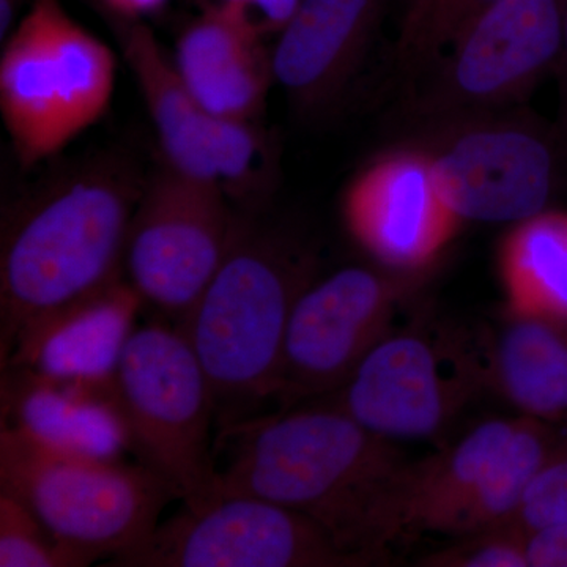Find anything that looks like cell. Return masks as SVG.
Instances as JSON below:
<instances>
[{
    "label": "cell",
    "instance_id": "obj_1",
    "mask_svg": "<svg viewBox=\"0 0 567 567\" xmlns=\"http://www.w3.org/2000/svg\"><path fill=\"white\" fill-rule=\"evenodd\" d=\"M215 461L221 496L298 511L375 566L404 539L412 461L324 399L223 429Z\"/></svg>",
    "mask_w": 567,
    "mask_h": 567
},
{
    "label": "cell",
    "instance_id": "obj_2",
    "mask_svg": "<svg viewBox=\"0 0 567 567\" xmlns=\"http://www.w3.org/2000/svg\"><path fill=\"white\" fill-rule=\"evenodd\" d=\"M147 178L115 153L63 167L11 205L0 240V364L24 363L59 317L125 275L130 224Z\"/></svg>",
    "mask_w": 567,
    "mask_h": 567
},
{
    "label": "cell",
    "instance_id": "obj_3",
    "mask_svg": "<svg viewBox=\"0 0 567 567\" xmlns=\"http://www.w3.org/2000/svg\"><path fill=\"white\" fill-rule=\"evenodd\" d=\"M268 212L237 210L221 265L177 324L210 380L219 431L275 401L290 315L320 275L311 234Z\"/></svg>",
    "mask_w": 567,
    "mask_h": 567
},
{
    "label": "cell",
    "instance_id": "obj_4",
    "mask_svg": "<svg viewBox=\"0 0 567 567\" xmlns=\"http://www.w3.org/2000/svg\"><path fill=\"white\" fill-rule=\"evenodd\" d=\"M563 24L565 0H496L477 11L395 95V137L525 106L557 70Z\"/></svg>",
    "mask_w": 567,
    "mask_h": 567
},
{
    "label": "cell",
    "instance_id": "obj_5",
    "mask_svg": "<svg viewBox=\"0 0 567 567\" xmlns=\"http://www.w3.org/2000/svg\"><path fill=\"white\" fill-rule=\"evenodd\" d=\"M0 492L31 509L81 567L136 547L175 498L141 462L66 453L7 423L0 432Z\"/></svg>",
    "mask_w": 567,
    "mask_h": 567
},
{
    "label": "cell",
    "instance_id": "obj_6",
    "mask_svg": "<svg viewBox=\"0 0 567 567\" xmlns=\"http://www.w3.org/2000/svg\"><path fill=\"white\" fill-rule=\"evenodd\" d=\"M487 393L480 330L442 319L424 298L320 399L390 442H440Z\"/></svg>",
    "mask_w": 567,
    "mask_h": 567
},
{
    "label": "cell",
    "instance_id": "obj_7",
    "mask_svg": "<svg viewBox=\"0 0 567 567\" xmlns=\"http://www.w3.org/2000/svg\"><path fill=\"white\" fill-rule=\"evenodd\" d=\"M2 44L0 114L18 162L29 169L106 114L117 61L61 0H31Z\"/></svg>",
    "mask_w": 567,
    "mask_h": 567
},
{
    "label": "cell",
    "instance_id": "obj_8",
    "mask_svg": "<svg viewBox=\"0 0 567 567\" xmlns=\"http://www.w3.org/2000/svg\"><path fill=\"white\" fill-rule=\"evenodd\" d=\"M112 383L130 450L141 464L162 477L186 509L203 513L218 503L215 398L181 328L152 323L134 330Z\"/></svg>",
    "mask_w": 567,
    "mask_h": 567
},
{
    "label": "cell",
    "instance_id": "obj_9",
    "mask_svg": "<svg viewBox=\"0 0 567 567\" xmlns=\"http://www.w3.org/2000/svg\"><path fill=\"white\" fill-rule=\"evenodd\" d=\"M423 156L456 219L518 224L550 210L567 183V145L555 123L525 106L394 137Z\"/></svg>",
    "mask_w": 567,
    "mask_h": 567
},
{
    "label": "cell",
    "instance_id": "obj_10",
    "mask_svg": "<svg viewBox=\"0 0 567 567\" xmlns=\"http://www.w3.org/2000/svg\"><path fill=\"white\" fill-rule=\"evenodd\" d=\"M434 268L346 265L319 275L298 298L284 338L278 410L336 393L365 354L425 298Z\"/></svg>",
    "mask_w": 567,
    "mask_h": 567
},
{
    "label": "cell",
    "instance_id": "obj_11",
    "mask_svg": "<svg viewBox=\"0 0 567 567\" xmlns=\"http://www.w3.org/2000/svg\"><path fill=\"white\" fill-rule=\"evenodd\" d=\"M561 429L520 415L491 417L434 456L412 462L404 539H457L506 524L557 445Z\"/></svg>",
    "mask_w": 567,
    "mask_h": 567
},
{
    "label": "cell",
    "instance_id": "obj_12",
    "mask_svg": "<svg viewBox=\"0 0 567 567\" xmlns=\"http://www.w3.org/2000/svg\"><path fill=\"white\" fill-rule=\"evenodd\" d=\"M237 208L215 183L163 164L145 182L130 224L126 282L181 324L221 265Z\"/></svg>",
    "mask_w": 567,
    "mask_h": 567
},
{
    "label": "cell",
    "instance_id": "obj_13",
    "mask_svg": "<svg viewBox=\"0 0 567 567\" xmlns=\"http://www.w3.org/2000/svg\"><path fill=\"white\" fill-rule=\"evenodd\" d=\"M111 567H369L330 533L290 507L248 495L221 496L203 511L183 507Z\"/></svg>",
    "mask_w": 567,
    "mask_h": 567
},
{
    "label": "cell",
    "instance_id": "obj_14",
    "mask_svg": "<svg viewBox=\"0 0 567 567\" xmlns=\"http://www.w3.org/2000/svg\"><path fill=\"white\" fill-rule=\"evenodd\" d=\"M394 0H298L278 33L275 84L297 117L322 122L344 104Z\"/></svg>",
    "mask_w": 567,
    "mask_h": 567
},
{
    "label": "cell",
    "instance_id": "obj_15",
    "mask_svg": "<svg viewBox=\"0 0 567 567\" xmlns=\"http://www.w3.org/2000/svg\"><path fill=\"white\" fill-rule=\"evenodd\" d=\"M344 218L374 262L406 271L434 268L456 221L423 156L398 145L375 156L350 183Z\"/></svg>",
    "mask_w": 567,
    "mask_h": 567
},
{
    "label": "cell",
    "instance_id": "obj_16",
    "mask_svg": "<svg viewBox=\"0 0 567 567\" xmlns=\"http://www.w3.org/2000/svg\"><path fill=\"white\" fill-rule=\"evenodd\" d=\"M264 39L252 22L234 11L203 9L178 37L175 70L208 114L259 123L275 82Z\"/></svg>",
    "mask_w": 567,
    "mask_h": 567
},
{
    "label": "cell",
    "instance_id": "obj_17",
    "mask_svg": "<svg viewBox=\"0 0 567 567\" xmlns=\"http://www.w3.org/2000/svg\"><path fill=\"white\" fill-rule=\"evenodd\" d=\"M2 423L66 453L121 458L130 435L112 379H55L29 368L2 369ZM114 377V375H112Z\"/></svg>",
    "mask_w": 567,
    "mask_h": 567
},
{
    "label": "cell",
    "instance_id": "obj_18",
    "mask_svg": "<svg viewBox=\"0 0 567 567\" xmlns=\"http://www.w3.org/2000/svg\"><path fill=\"white\" fill-rule=\"evenodd\" d=\"M488 393L517 415L567 425V322L505 306L480 328Z\"/></svg>",
    "mask_w": 567,
    "mask_h": 567
},
{
    "label": "cell",
    "instance_id": "obj_19",
    "mask_svg": "<svg viewBox=\"0 0 567 567\" xmlns=\"http://www.w3.org/2000/svg\"><path fill=\"white\" fill-rule=\"evenodd\" d=\"M112 28L158 134L164 164L194 181L219 186L213 158L219 118L196 102L147 25L114 18Z\"/></svg>",
    "mask_w": 567,
    "mask_h": 567
},
{
    "label": "cell",
    "instance_id": "obj_20",
    "mask_svg": "<svg viewBox=\"0 0 567 567\" xmlns=\"http://www.w3.org/2000/svg\"><path fill=\"white\" fill-rule=\"evenodd\" d=\"M142 305L140 293L123 279L59 317L17 368H29L55 379H112Z\"/></svg>",
    "mask_w": 567,
    "mask_h": 567
},
{
    "label": "cell",
    "instance_id": "obj_21",
    "mask_svg": "<svg viewBox=\"0 0 567 567\" xmlns=\"http://www.w3.org/2000/svg\"><path fill=\"white\" fill-rule=\"evenodd\" d=\"M499 271L506 306L567 322V212L550 208L516 224L503 241Z\"/></svg>",
    "mask_w": 567,
    "mask_h": 567
},
{
    "label": "cell",
    "instance_id": "obj_22",
    "mask_svg": "<svg viewBox=\"0 0 567 567\" xmlns=\"http://www.w3.org/2000/svg\"><path fill=\"white\" fill-rule=\"evenodd\" d=\"M496 0H394L388 84L404 91L446 50L473 14Z\"/></svg>",
    "mask_w": 567,
    "mask_h": 567
},
{
    "label": "cell",
    "instance_id": "obj_23",
    "mask_svg": "<svg viewBox=\"0 0 567 567\" xmlns=\"http://www.w3.org/2000/svg\"><path fill=\"white\" fill-rule=\"evenodd\" d=\"M0 567H81L20 499L0 492Z\"/></svg>",
    "mask_w": 567,
    "mask_h": 567
},
{
    "label": "cell",
    "instance_id": "obj_24",
    "mask_svg": "<svg viewBox=\"0 0 567 567\" xmlns=\"http://www.w3.org/2000/svg\"><path fill=\"white\" fill-rule=\"evenodd\" d=\"M527 535L516 525L499 524L457 537L451 546L416 563L424 567H528Z\"/></svg>",
    "mask_w": 567,
    "mask_h": 567
},
{
    "label": "cell",
    "instance_id": "obj_25",
    "mask_svg": "<svg viewBox=\"0 0 567 567\" xmlns=\"http://www.w3.org/2000/svg\"><path fill=\"white\" fill-rule=\"evenodd\" d=\"M525 535L567 522V425L557 445L525 492L517 513L509 518Z\"/></svg>",
    "mask_w": 567,
    "mask_h": 567
},
{
    "label": "cell",
    "instance_id": "obj_26",
    "mask_svg": "<svg viewBox=\"0 0 567 567\" xmlns=\"http://www.w3.org/2000/svg\"><path fill=\"white\" fill-rule=\"evenodd\" d=\"M203 9H224L252 22L265 37L279 33L292 18L298 0H199Z\"/></svg>",
    "mask_w": 567,
    "mask_h": 567
},
{
    "label": "cell",
    "instance_id": "obj_27",
    "mask_svg": "<svg viewBox=\"0 0 567 567\" xmlns=\"http://www.w3.org/2000/svg\"><path fill=\"white\" fill-rule=\"evenodd\" d=\"M528 567H567V522L527 537Z\"/></svg>",
    "mask_w": 567,
    "mask_h": 567
},
{
    "label": "cell",
    "instance_id": "obj_28",
    "mask_svg": "<svg viewBox=\"0 0 567 567\" xmlns=\"http://www.w3.org/2000/svg\"><path fill=\"white\" fill-rule=\"evenodd\" d=\"M555 78L558 82V114L555 126L567 145V0H565V24H563V44Z\"/></svg>",
    "mask_w": 567,
    "mask_h": 567
},
{
    "label": "cell",
    "instance_id": "obj_29",
    "mask_svg": "<svg viewBox=\"0 0 567 567\" xmlns=\"http://www.w3.org/2000/svg\"><path fill=\"white\" fill-rule=\"evenodd\" d=\"M118 20L141 21V18L162 10L167 0H100Z\"/></svg>",
    "mask_w": 567,
    "mask_h": 567
}]
</instances>
